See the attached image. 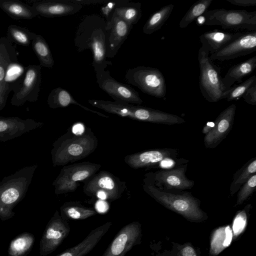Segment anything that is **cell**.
I'll return each mask as SVG.
<instances>
[{
  "label": "cell",
  "instance_id": "cell-34",
  "mask_svg": "<svg viewBox=\"0 0 256 256\" xmlns=\"http://www.w3.org/2000/svg\"><path fill=\"white\" fill-rule=\"evenodd\" d=\"M232 236L229 226L218 228L212 237L210 254L213 256L216 255L228 246L232 242Z\"/></svg>",
  "mask_w": 256,
  "mask_h": 256
},
{
  "label": "cell",
  "instance_id": "cell-28",
  "mask_svg": "<svg viewBox=\"0 0 256 256\" xmlns=\"http://www.w3.org/2000/svg\"><path fill=\"white\" fill-rule=\"evenodd\" d=\"M60 216L65 220H82L96 214V211L79 202H68L60 208Z\"/></svg>",
  "mask_w": 256,
  "mask_h": 256
},
{
  "label": "cell",
  "instance_id": "cell-11",
  "mask_svg": "<svg viewBox=\"0 0 256 256\" xmlns=\"http://www.w3.org/2000/svg\"><path fill=\"white\" fill-rule=\"evenodd\" d=\"M106 66L94 68L96 82L99 88L107 93L114 101L140 105L143 101L139 94L130 86L120 82L113 78Z\"/></svg>",
  "mask_w": 256,
  "mask_h": 256
},
{
  "label": "cell",
  "instance_id": "cell-43",
  "mask_svg": "<svg viewBox=\"0 0 256 256\" xmlns=\"http://www.w3.org/2000/svg\"><path fill=\"white\" fill-rule=\"evenodd\" d=\"M180 256H198L194 249L190 245H186L180 252Z\"/></svg>",
  "mask_w": 256,
  "mask_h": 256
},
{
  "label": "cell",
  "instance_id": "cell-6",
  "mask_svg": "<svg viewBox=\"0 0 256 256\" xmlns=\"http://www.w3.org/2000/svg\"><path fill=\"white\" fill-rule=\"evenodd\" d=\"M198 59L200 67L199 86L203 97L208 102H216L226 98L230 91L226 88L220 68L214 64L209 54L200 48Z\"/></svg>",
  "mask_w": 256,
  "mask_h": 256
},
{
  "label": "cell",
  "instance_id": "cell-14",
  "mask_svg": "<svg viewBox=\"0 0 256 256\" xmlns=\"http://www.w3.org/2000/svg\"><path fill=\"white\" fill-rule=\"evenodd\" d=\"M68 222L56 210L48 222L40 242V254L46 256L54 252L70 232Z\"/></svg>",
  "mask_w": 256,
  "mask_h": 256
},
{
  "label": "cell",
  "instance_id": "cell-24",
  "mask_svg": "<svg viewBox=\"0 0 256 256\" xmlns=\"http://www.w3.org/2000/svg\"><path fill=\"white\" fill-rule=\"evenodd\" d=\"M242 32H228L214 30L206 32L199 36L202 46L200 48L208 54H214L239 36Z\"/></svg>",
  "mask_w": 256,
  "mask_h": 256
},
{
  "label": "cell",
  "instance_id": "cell-40",
  "mask_svg": "<svg viewBox=\"0 0 256 256\" xmlns=\"http://www.w3.org/2000/svg\"><path fill=\"white\" fill-rule=\"evenodd\" d=\"M128 0H115L108 2L104 6L101 8L102 14L106 18V22L109 21L113 14L114 8L119 6L128 4Z\"/></svg>",
  "mask_w": 256,
  "mask_h": 256
},
{
  "label": "cell",
  "instance_id": "cell-39",
  "mask_svg": "<svg viewBox=\"0 0 256 256\" xmlns=\"http://www.w3.org/2000/svg\"><path fill=\"white\" fill-rule=\"evenodd\" d=\"M246 222V214L245 210L240 212L236 216L232 225V231L234 237L238 236L244 230Z\"/></svg>",
  "mask_w": 256,
  "mask_h": 256
},
{
  "label": "cell",
  "instance_id": "cell-8",
  "mask_svg": "<svg viewBox=\"0 0 256 256\" xmlns=\"http://www.w3.org/2000/svg\"><path fill=\"white\" fill-rule=\"evenodd\" d=\"M125 79L128 84L137 87L146 94L157 98L166 96L165 78L157 68L145 66L130 68L126 72Z\"/></svg>",
  "mask_w": 256,
  "mask_h": 256
},
{
  "label": "cell",
  "instance_id": "cell-32",
  "mask_svg": "<svg viewBox=\"0 0 256 256\" xmlns=\"http://www.w3.org/2000/svg\"><path fill=\"white\" fill-rule=\"evenodd\" d=\"M32 44L40 65L44 68H52L54 63V60L48 44L42 36L36 34Z\"/></svg>",
  "mask_w": 256,
  "mask_h": 256
},
{
  "label": "cell",
  "instance_id": "cell-30",
  "mask_svg": "<svg viewBox=\"0 0 256 256\" xmlns=\"http://www.w3.org/2000/svg\"><path fill=\"white\" fill-rule=\"evenodd\" d=\"M174 8V4H169L151 14L143 27V32L146 34H151L160 29L168 20Z\"/></svg>",
  "mask_w": 256,
  "mask_h": 256
},
{
  "label": "cell",
  "instance_id": "cell-23",
  "mask_svg": "<svg viewBox=\"0 0 256 256\" xmlns=\"http://www.w3.org/2000/svg\"><path fill=\"white\" fill-rule=\"evenodd\" d=\"M112 224V222H108L92 230L81 242L56 256H86L98 244L110 228Z\"/></svg>",
  "mask_w": 256,
  "mask_h": 256
},
{
  "label": "cell",
  "instance_id": "cell-13",
  "mask_svg": "<svg viewBox=\"0 0 256 256\" xmlns=\"http://www.w3.org/2000/svg\"><path fill=\"white\" fill-rule=\"evenodd\" d=\"M42 66L30 64L25 68L23 78L14 90L12 105L20 106L26 102H36L39 96L42 82Z\"/></svg>",
  "mask_w": 256,
  "mask_h": 256
},
{
  "label": "cell",
  "instance_id": "cell-42",
  "mask_svg": "<svg viewBox=\"0 0 256 256\" xmlns=\"http://www.w3.org/2000/svg\"><path fill=\"white\" fill-rule=\"evenodd\" d=\"M231 4L243 7L256 6V0H226Z\"/></svg>",
  "mask_w": 256,
  "mask_h": 256
},
{
  "label": "cell",
  "instance_id": "cell-20",
  "mask_svg": "<svg viewBox=\"0 0 256 256\" xmlns=\"http://www.w3.org/2000/svg\"><path fill=\"white\" fill-rule=\"evenodd\" d=\"M14 46L6 37L0 38V110L5 107L9 92L6 86V78L8 70L14 62H18Z\"/></svg>",
  "mask_w": 256,
  "mask_h": 256
},
{
  "label": "cell",
  "instance_id": "cell-5",
  "mask_svg": "<svg viewBox=\"0 0 256 256\" xmlns=\"http://www.w3.org/2000/svg\"><path fill=\"white\" fill-rule=\"evenodd\" d=\"M88 102L92 106L107 112L140 121L166 125L180 124L186 122L177 115L140 105L102 100L90 99Z\"/></svg>",
  "mask_w": 256,
  "mask_h": 256
},
{
  "label": "cell",
  "instance_id": "cell-35",
  "mask_svg": "<svg viewBox=\"0 0 256 256\" xmlns=\"http://www.w3.org/2000/svg\"><path fill=\"white\" fill-rule=\"evenodd\" d=\"M35 34L26 28L10 24L8 26L6 38L12 42L28 46L32 42Z\"/></svg>",
  "mask_w": 256,
  "mask_h": 256
},
{
  "label": "cell",
  "instance_id": "cell-9",
  "mask_svg": "<svg viewBox=\"0 0 256 256\" xmlns=\"http://www.w3.org/2000/svg\"><path fill=\"white\" fill-rule=\"evenodd\" d=\"M84 182L83 190L86 196L110 201L119 199L126 188L125 182L106 170L100 171Z\"/></svg>",
  "mask_w": 256,
  "mask_h": 256
},
{
  "label": "cell",
  "instance_id": "cell-31",
  "mask_svg": "<svg viewBox=\"0 0 256 256\" xmlns=\"http://www.w3.org/2000/svg\"><path fill=\"white\" fill-rule=\"evenodd\" d=\"M254 174H256V158H251L234 174L230 185V195L233 196Z\"/></svg>",
  "mask_w": 256,
  "mask_h": 256
},
{
  "label": "cell",
  "instance_id": "cell-37",
  "mask_svg": "<svg viewBox=\"0 0 256 256\" xmlns=\"http://www.w3.org/2000/svg\"><path fill=\"white\" fill-rule=\"evenodd\" d=\"M254 84H256L255 75L250 76L240 84L233 85L230 88L227 95L226 98L227 101L230 102L239 99Z\"/></svg>",
  "mask_w": 256,
  "mask_h": 256
},
{
  "label": "cell",
  "instance_id": "cell-2",
  "mask_svg": "<svg viewBox=\"0 0 256 256\" xmlns=\"http://www.w3.org/2000/svg\"><path fill=\"white\" fill-rule=\"evenodd\" d=\"M98 139L88 127L82 130H72L70 128L53 144L51 150L54 166H64L83 159L95 151Z\"/></svg>",
  "mask_w": 256,
  "mask_h": 256
},
{
  "label": "cell",
  "instance_id": "cell-41",
  "mask_svg": "<svg viewBox=\"0 0 256 256\" xmlns=\"http://www.w3.org/2000/svg\"><path fill=\"white\" fill-rule=\"evenodd\" d=\"M248 104L254 106L256 104V84L250 88L243 94L242 97Z\"/></svg>",
  "mask_w": 256,
  "mask_h": 256
},
{
  "label": "cell",
  "instance_id": "cell-19",
  "mask_svg": "<svg viewBox=\"0 0 256 256\" xmlns=\"http://www.w3.org/2000/svg\"><path fill=\"white\" fill-rule=\"evenodd\" d=\"M32 118L23 120L17 116H0V142H6L44 126Z\"/></svg>",
  "mask_w": 256,
  "mask_h": 256
},
{
  "label": "cell",
  "instance_id": "cell-46",
  "mask_svg": "<svg viewBox=\"0 0 256 256\" xmlns=\"http://www.w3.org/2000/svg\"><path fill=\"white\" fill-rule=\"evenodd\" d=\"M214 126V122H210L206 123V124L203 127L202 130V134L205 135L209 132L212 129Z\"/></svg>",
  "mask_w": 256,
  "mask_h": 256
},
{
  "label": "cell",
  "instance_id": "cell-7",
  "mask_svg": "<svg viewBox=\"0 0 256 256\" xmlns=\"http://www.w3.org/2000/svg\"><path fill=\"white\" fill-rule=\"evenodd\" d=\"M202 16L204 25L218 26L225 30H256V11L218 8L207 10Z\"/></svg>",
  "mask_w": 256,
  "mask_h": 256
},
{
  "label": "cell",
  "instance_id": "cell-29",
  "mask_svg": "<svg viewBox=\"0 0 256 256\" xmlns=\"http://www.w3.org/2000/svg\"><path fill=\"white\" fill-rule=\"evenodd\" d=\"M34 242V236L32 233H21L11 240L8 250V256H27Z\"/></svg>",
  "mask_w": 256,
  "mask_h": 256
},
{
  "label": "cell",
  "instance_id": "cell-17",
  "mask_svg": "<svg viewBox=\"0 0 256 256\" xmlns=\"http://www.w3.org/2000/svg\"><path fill=\"white\" fill-rule=\"evenodd\" d=\"M256 50V30L242 33L217 52L210 56L212 60H233Z\"/></svg>",
  "mask_w": 256,
  "mask_h": 256
},
{
  "label": "cell",
  "instance_id": "cell-44",
  "mask_svg": "<svg viewBox=\"0 0 256 256\" xmlns=\"http://www.w3.org/2000/svg\"><path fill=\"white\" fill-rule=\"evenodd\" d=\"M108 205L104 201H98L96 204V212L100 213L106 212L108 209Z\"/></svg>",
  "mask_w": 256,
  "mask_h": 256
},
{
  "label": "cell",
  "instance_id": "cell-21",
  "mask_svg": "<svg viewBox=\"0 0 256 256\" xmlns=\"http://www.w3.org/2000/svg\"><path fill=\"white\" fill-rule=\"evenodd\" d=\"M109 36L106 47V57L114 58L127 38L133 26L128 25L114 12L110 20L106 22Z\"/></svg>",
  "mask_w": 256,
  "mask_h": 256
},
{
  "label": "cell",
  "instance_id": "cell-15",
  "mask_svg": "<svg viewBox=\"0 0 256 256\" xmlns=\"http://www.w3.org/2000/svg\"><path fill=\"white\" fill-rule=\"evenodd\" d=\"M142 236V226L138 222L125 225L118 232L102 256H124L140 243Z\"/></svg>",
  "mask_w": 256,
  "mask_h": 256
},
{
  "label": "cell",
  "instance_id": "cell-4",
  "mask_svg": "<svg viewBox=\"0 0 256 256\" xmlns=\"http://www.w3.org/2000/svg\"><path fill=\"white\" fill-rule=\"evenodd\" d=\"M38 167L37 164L26 166L0 182V220L14 217V208L24 198Z\"/></svg>",
  "mask_w": 256,
  "mask_h": 256
},
{
  "label": "cell",
  "instance_id": "cell-18",
  "mask_svg": "<svg viewBox=\"0 0 256 256\" xmlns=\"http://www.w3.org/2000/svg\"><path fill=\"white\" fill-rule=\"evenodd\" d=\"M236 111V104H232L218 116L213 128L204 137L206 148H216L226 137L232 127Z\"/></svg>",
  "mask_w": 256,
  "mask_h": 256
},
{
  "label": "cell",
  "instance_id": "cell-1",
  "mask_svg": "<svg viewBox=\"0 0 256 256\" xmlns=\"http://www.w3.org/2000/svg\"><path fill=\"white\" fill-rule=\"evenodd\" d=\"M109 36L106 20L96 14L84 16L77 28L74 44L78 52L90 49L92 53L94 68L112 64L106 60V47Z\"/></svg>",
  "mask_w": 256,
  "mask_h": 256
},
{
  "label": "cell",
  "instance_id": "cell-36",
  "mask_svg": "<svg viewBox=\"0 0 256 256\" xmlns=\"http://www.w3.org/2000/svg\"><path fill=\"white\" fill-rule=\"evenodd\" d=\"M213 0H198L194 3L181 19L179 26L185 28L206 11Z\"/></svg>",
  "mask_w": 256,
  "mask_h": 256
},
{
  "label": "cell",
  "instance_id": "cell-45",
  "mask_svg": "<svg viewBox=\"0 0 256 256\" xmlns=\"http://www.w3.org/2000/svg\"><path fill=\"white\" fill-rule=\"evenodd\" d=\"M76 4L83 5V4H96L98 3H101L106 2L105 0H74Z\"/></svg>",
  "mask_w": 256,
  "mask_h": 256
},
{
  "label": "cell",
  "instance_id": "cell-38",
  "mask_svg": "<svg viewBox=\"0 0 256 256\" xmlns=\"http://www.w3.org/2000/svg\"><path fill=\"white\" fill-rule=\"evenodd\" d=\"M256 174L252 176L238 190L236 206L242 204L256 190Z\"/></svg>",
  "mask_w": 256,
  "mask_h": 256
},
{
  "label": "cell",
  "instance_id": "cell-26",
  "mask_svg": "<svg viewBox=\"0 0 256 256\" xmlns=\"http://www.w3.org/2000/svg\"><path fill=\"white\" fill-rule=\"evenodd\" d=\"M256 68V56L232 66L222 78L226 88L228 89L236 82H240L242 78L251 74Z\"/></svg>",
  "mask_w": 256,
  "mask_h": 256
},
{
  "label": "cell",
  "instance_id": "cell-10",
  "mask_svg": "<svg viewBox=\"0 0 256 256\" xmlns=\"http://www.w3.org/2000/svg\"><path fill=\"white\" fill-rule=\"evenodd\" d=\"M100 167V164L89 162L64 166L52 182L55 194L74 192L80 186V182L92 176Z\"/></svg>",
  "mask_w": 256,
  "mask_h": 256
},
{
  "label": "cell",
  "instance_id": "cell-12",
  "mask_svg": "<svg viewBox=\"0 0 256 256\" xmlns=\"http://www.w3.org/2000/svg\"><path fill=\"white\" fill-rule=\"evenodd\" d=\"M188 163L176 164L170 168H164L146 174L158 188L166 190H184L191 189L194 180L186 176Z\"/></svg>",
  "mask_w": 256,
  "mask_h": 256
},
{
  "label": "cell",
  "instance_id": "cell-25",
  "mask_svg": "<svg viewBox=\"0 0 256 256\" xmlns=\"http://www.w3.org/2000/svg\"><path fill=\"white\" fill-rule=\"evenodd\" d=\"M47 102L49 107L52 108H64L70 104H75L85 110L96 114L100 116L108 118V116L100 112L91 110L81 104L74 99L68 90L60 87L55 88L50 92L48 96Z\"/></svg>",
  "mask_w": 256,
  "mask_h": 256
},
{
  "label": "cell",
  "instance_id": "cell-27",
  "mask_svg": "<svg viewBox=\"0 0 256 256\" xmlns=\"http://www.w3.org/2000/svg\"><path fill=\"white\" fill-rule=\"evenodd\" d=\"M0 8L14 20H31L38 16L32 6L18 0H0Z\"/></svg>",
  "mask_w": 256,
  "mask_h": 256
},
{
  "label": "cell",
  "instance_id": "cell-33",
  "mask_svg": "<svg viewBox=\"0 0 256 256\" xmlns=\"http://www.w3.org/2000/svg\"><path fill=\"white\" fill-rule=\"evenodd\" d=\"M114 12L128 25L133 26L137 24L142 16L141 4H128L116 6Z\"/></svg>",
  "mask_w": 256,
  "mask_h": 256
},
{
  "label": "cell",
  "instance_id": "cell-3",
  "mask_svg": "<svg viewBox=\"0 0 256 256\" xmlns=\"http://www.w3.org/2000/svg\"><path fill=\"white\" fill-rule=\"evenodd\" d=\"M143 180L144 190L157 202L188 220L200 222L206 218L200 208V202L184 190H166L157 188L146 176Z\"/></svg>",
  "mask_w": 256,
  "mask_h": 256
},
{
  "label": "cell",
  "instance_id": "cell-16",
  "mask_svg": "<svg viewBox=\"0 0 256 256\" xmlns=\"http://www.w3.org/2000/svg\"><path fill=\"white\" fill-rule=\"evenodd\" d=\"M178 156L174 148H159L144 150L126 156L124 160L130 167L137 169L158 168L163 162L175 161Z\"/></svg>",
  "mask_w": 256,
  "mask_h": 256
},
{
  "label": "cell",
  "instance_id": "cell-22",
  "mask_svg": "<svg viewBox=\"0 0 256 256\" xmlns=\"http://www.w3.org/2000/svg\"><path fill=\"white\" fill-rule=\"evenodd\" d=\"M32 6L37 16L47 18L72 15L83 6L74 0H42L33 3Z\"/></svg>",
  "mask_w": 256,
  "mask_h": 256
}]
</instances>
